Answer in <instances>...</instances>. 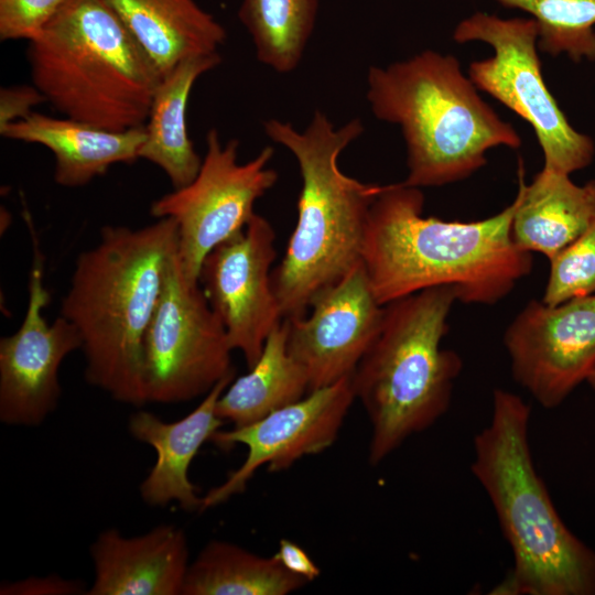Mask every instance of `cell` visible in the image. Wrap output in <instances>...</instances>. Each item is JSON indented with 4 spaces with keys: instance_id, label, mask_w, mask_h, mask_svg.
Listing matches in <instances>:
<instances>
[{
    "instance_id": "cell-1",
    "label": "cell",
    "mask_w": 595,
    "mask_h": 595,
    "mask_svg": "<svg viewBox=\"0 0 595 595\" xmlns=\"http://www.w3.org/2000/svg\"><path fill=\"white\" fill-rule=\"evenodd\" d=\"M424 195L402 182L383 185L366 225L361 260L377 300L387 304L434 286L457 301L494 305L532 270V253L511 237L516 199L474 221L423 216Z\"/></svg>"
},
{
    "instance_id": "cell-2",
    "label": "cell",
    "mask_w": 595,
    "mask_h": 595,
    "mask_svg": "<svg viewBox=\"0 0 595 595\" xmlns=\"http://www.w3.org/2000/svg\"><path fill=\"white\" fill-rule=\"evenodd\" d=\"M176 250L175 220L160 218L105 226L76 259L60 315L79 334L86 380L119 402L147 403L143 340Z\"/></svg>"
},
{
    "instance_id": "cell-3",
    "label": "cell",
    "mask_w": 595,
    "mask_h": 595,
    "mask_svg": "<svg viewBox=\"0 0 595 595\" xmlns=\"http://www.w3.org/2000/svg\"><path fill=\"white\" fill-rule=\"evenodd\" d=\"M530 416L521 397L496 389L490 420L474 439L470 469L513 556L499 593L595 595V551L565 526L536 469Z\"/></svg>"
},
{
    "instance_id": "cell-4",
    "label": "cell",
    "mask_w": 595,
    "mask_h": 595,
    "mask_svg": "<svg viewBox=\"0 0 595 595\" xmlns=\"http://www.w3.org/2000/svg\"><path fill=\"white\" fill-rule=\"evenodd\" d=\"M263 129L293 154L302 178L296 225L271 272L282 317H299L320 292L363 261L369 210L383 185L360 182L339 169V155L364 132L359 118L336 128L316 110L303 131L279 119L266 120Z\"/></svg>"
},
{
    "instance_id": "cell-5",
    "label": "cell",
    "mask_w": 595,
    "mask_h": 595,
    "mask_svg": "<svg viewBox=\"0 0 595 595\" xmlns=\"http://www.w3.org/2000/svg\"><path fill=\"white\" fill-rule=\"evenodd\" d=\"M454 55L424 50L367 73V101L372 115L397 125L407 148L413 187L463 181L487 164V152L522 141L482 98Z\"/></svg>"
},
{
    "instance_id": "cell-6",
    "label": "cell",
    "mask_w": 595,
    "mask_h": 595,
    "mask_svg": "<svg viewBox=\"0 0 595 595\" xmlns=\"http://www.w3.org/2000/svg\"><path fill=\"white\" fill-rule=\"evenodd\" d=\"M26 57L33 85L60 113L111 131L145 125L162 79L105 0H68Z\"/></svg>"
},
{
    "instance_id": "cell-7",
    "label": "cell",
    "mask_w": 595,
    "mask_h": 595,
    "mask_svg": "<svg viewBox=\"0 0 595 595\" xmlns=\"http://www.w3.org/2000/svg\"><path fill=\"white\" fill-rule=\"evenodd\" d=\"M456 301L452 286H434L385 304L380 329L351 376L371 425L372 465L448 410L463 364L442 340Z\"/></svg>"
},
{
    "instance_id": "cell-8",
    "label": "cell",
    "mask_w": 595,
    "mask_h": 595,
    "mask_svg": "<svg viewBox=\"0 0 595 595\" xmlns=\"http://www.w3.org/2000/svg\"><path fill=\"white\" fill-rule=\"evenodd\" d=\"M538 39V24L530 17L500 18L482 11L459 21L453 31L456 43L483 42L491 47V56L469 64V78L530 125L543 169L571 175L592 163L595 144L569 122L549 90Z\"/></svg>"
},
{
    "instance_id": "cell-9",
    "label": "cell",
    "mask_w": 595,
    "mask_h": 595,
    "mask_svg": "<svg viewBox=\"0 0 595 595\" xmlns=\"http://www.w3.org/2000/svg\"><path fill=\"white\" fill-rule=\"evenodd\" d=\"M226 329L199 282L190 280L177 250L143 340L147 402L177 403L207 394L235 375Z\"/></svg>"
},
{
    "instance_id": "cell-10",
    "label": "cell",
    "mask_w": 595,
    "mask_h": 595,
    "mask_svg": "<svg viewBox=\"0 0 595 595\" xmlns=\"http://www.w3.org/2000/svg\"><path fill=\"white\" fill-rule=\"evenodd\" d=\"M239 142H221L216 129L206 134V152L196 177L151 205L156 219L172 218L177 226V255L185 275L198 282L203 261L219 244L242 230L255 203L278 180L268 166L272 147L263 148L246 163L238 161Z\"/></svg>"
},
{
    "instance_id": "cell-11",
    "label": "cell",
    "mask_w": 595,
    "mask_h": 595,
    "mask_svg": "<svg viewBox=\"0 0 595 595\" xmlns=\"http://www.w3.org/2000/svg\"><path fill=\"white\" fill-rule=\"evenodd\" d=\"M513 379L540 405H560L595 367V294L531 300L504 334Z\"/></svg>"
},
{
    "instance_id": "cell-12",
    "label": "cell",
    "mask_w": 595,
    "mask_h": 595,
    "mask_svg": "<svg viewBox=\"0 0 595 595\" xmlns=\"http://www.w3.org/2000/svg\"><path fill=\"white\" fill-rule=\"evenodd\" d=\"M32 239V267L24 318L0 340V420L8 425L35 426L54 411L61 396L60 367L82 340L75 326L60 315L48 323L43 310L51 295L44 285V258L37 234L25 215Z\"/></svg>"
},
{
    "instance_id": "cell-13",
    "label": "cell",
    "mask_w": 595,
    "mask_h": 595,
    "mask_svg": "<svg viewBox=\"0 0 595 595\" xmlns=\"http://www.w3.org/2000/svg\"><path fill=\"white\" fill-rule=\"evenodd\" d=\"M274 239L271 224L255 214L242 230L206 256L198 277L232 350L242 354L248 368L259 359L269 334L283 320L271 281Z\"/></svg>"
},
{
    "instance_id": "cell-14",
    "label": "cell",
    "mask_w": 595,
    "mask_h": 595,
    "mask_svg": "<svg viewBox=\"0 0 595 595\" xmlns=\"http://www.w3.org/2000/svg\"><path fill=\"white\" fill-rule=\"evenodd\" d=\"M351 376L314 390L253 423L215 432L210 441L217 446L226 450L242 444L247 455L224 483L203 497L201 510L242 493L262 466L280 472L332 446L356 399Z\"/></svg>"
},
{
    "instance_id": "cell-15",
    "label": "cell",
    "mask_w": 595,
    "mask_h": 595,
    "mask_svg": "<svg viewBox=\"0 0 595 595\" xmlns=\"http://www.w3.org/2000/svg\"><path fill=\"white\" fill-rule=\"evenodd\" d=\"M363 261L320 292L303 316L283 318L286 348L304 369L309 393L354 374L383 317Z\"/></svg>"
},
{
    "instance_id": "cell-16",
    "label": "cell",
    "mask_w": 595,
    "mask_h": 595,
    "mask_svg": "<svg viewBox=\"0 0 595 595\" xmlns=\"http://www.w3.org/2000/svg\"><path fill=\"white\" fill-rule=\"evenodd\" d=\"M90 556L95 577L87 595H182L191 563L185 532L174 524L134 537L104 530Z\"/></svg>"
},
{
    "instance_id": "cell-17",
    "label": "cell",
    "mask_w": 595,
    "mask_h": 595,
    "mask_svg": "<svg viewBox=\"0 0 595 595\" xmlns=\"http://www.w3.org/2000/svg\"><path fill=\"white\" fill-rule=\"evenodd\" d=\"M234 378L231 375L220 380L192 412L177 421L165 422L143 410L129 418L130 434L156 453L153 467L140 485L145 504L166 506L175 501L185 511L202 509L203 497L190 480L188 469L202 445L224 424L216 405Z\"/></svg>"
},
{
    "instance_id": "cell-18",
    "label": "cell",
    "mask_w": 595,
    "mask_h": 595,
    "mask_svg": "<svg viewBox=\"0 0 595 595\" xmlns=\"http://www.w3.org/2000/svg\"><path fill=\"white\" fill-rule=\"evenodd\" d=\"M3 138L36 143L54 155V180L79 187L104 175L111 165L133 163L145 140L143 127L125 131L102 129L72 118L33 112L0 129Z\"/></svg>"
},
{
    "instance_id": "cell-19",
    "label": "cell",
    "mask_w": 595,
    "mask_h": 595,
    "mask_svg": "<svg viewBox=\"0 0 595 595\" xmlns=\"http://www.w3.org/2000/svg\"><path fill=\"white\" fill-rule=\"evenodd\" d=\"M511 221L515 245L551 259L595 223V180L575 184L570 174L541 169L529 184L518 164Z\"/></svg>"
},
{
    "instance_id": "cell-20",
    "label": "cell",
    "mask_w": 595,
    "mask_h": 595,
    "mask_svg": "<svg viewBox=\"0 0 595 595\" xmlns=\"http://www.w3.org/2000/svg\"><path fill=\"white\" fill-rule=\"evenodd\" d=\"M161 77L181 61L217 53L225 28L195 0H105Z\"/></svg>"
},
{
    "instance_id": "cell-21",
    "label": "cell",
    "mask_w": 595,
    "mask_h": 595,
    "mask_svg": "<svg viewBox=\"0 0 595 595\" xmlns=\"http://www.w3.org/2000/svg\"><path fill=\"white\" fill-rule=\"evenodd\" d=\"M220 62L218 52L186 57L162 77L153 94L139 159L159 166L174 188L190 184L203 161L187 132L186 107L191 90L203 74Z\"/></svg>"
},
{
    "instance_id": "cell-22",
    "label": "cell",
    "mask_w": 595,
    "mask_h": 595,
    "mask_svg": "<svg viewBox=\"0 0 595 595\" xmlns=\"http://www.w3.org/2000/svg\"><path fill=\"white\" fill-rule=\"evenodd\" d=\"M286 334L282 320L269 334L256 364L224 390L216 405L221 420L232 426L247 425L309 393L304 369L288 353Z\"/></svg>"
},
{
    "instance_id": "cell-23",
    "label": "cell",
    "mask_w": 595,
    "mask_h": 595,
    "mask_svg": "<svg viewBox=\"0 0 595 595\" xmlns=\"http://www.w3.org/2000/svg\"><path fill=\"white\" fill-rule=\"evenodd\" d=\"M307 583L272 556L209 541L190 563L182 595H286Z\"/></svg>"
},
{
    "instance_id": "cell-24",
    "label": "cell",
    "mask_w": 595,
    "mask_h": 595,
    "mask_svg": "<svg viewBox=\"0 0 595 595\" xmlns=\"http://www.w3.org/2000/svg\"><path fill=\"white\" fill-rule=\"evenodd\" d=\"M320 0H241L238 17L259 62L277 73L294 71L314 31Z\"/></svg>"
},
{
    "instance_id": "cell-25",
    "label": "cell",
    "mask_w": 595,
    "mask_h": 595,
    "mask_svg": "<svg viewBox=\"0 0 595 595\" xmlns=\"http://www.w3.org/2000/svg\"><path fill=\"white\" fill-rule=\"evenodd\" d=\"M527 12L539 30V50L573 62H595V0H491Z\"/></svg>"
},
{
    "instance_id": "cell-26",
    "label": "cell",
    "mask_w": 595,
    "mask_h": 595,
    "mask_svg": "<svg viewBox=\"0 0 595 595\" xmlns=\"http://www.w3.org/2000/svg\"><path fill=\"white\" fill-rule=\"evenodd\" d=\"M549 261L544 303L554 305L595 294V223Z\"/></svg>"
},
{
    "instance_id": "cell-27",
    "label": "cell",
    "mask_w": 595,
    "mask_h": 595,
    "mask_svg": "<svg viewBox=\"0 0 595 595\" xmlns=\"http://www.w3.org/2000/svg\"><path fill=\"white\" fill-rule=\"evenodd\" d=\"M68 0H0V40H32Z\"/></svg>"
},
{
    "instance_id": "cell-28",
    "label": "cell",
    "mask_w": 595,
    "mask_h": 595,
    "mask_svg": "<svg viewBox=\"0 0 595 595\" xmlns=\"http://www.w3.org/2000/svg\"><path fill=\"white\" fill-rule=\"evenodd\" d=\"M78 580H67L58 575L30 576L14 582H4L0 586L1 595H77L86 594Z\"/></svg>"
},
{
    "instance_id": "cell-29",
    "label": "cell",
    "mask_w": 595,
    "mask_h": 595,
    "mask_svg": "<svg viewBox=\"0 0 595 595\" xmlns=\"http://www.w3.org/2000/svg\"><path fill=\"white\" fill-rule=\"evenodd\" d=\"M46 101L33 85L3 87L0 90V129L7 125L23 120L33 113L32 109Z\"/></svg>"
},
{
    "instance_id": "cell-30",
    "label": "cell",
    "mask_w": 595,
    "mask_h": 595,
    "mask_svg": "<svg viewBox=\"0 0 595 595\" xmlns=\"http://www.w3.org/2000/svg\"><path fill=\"white\" fill-rule=\"evenodd\" d=\"M274 556L284 569L292 574L303 577L307 582L314 581L321 574L318 566L313 562L305 550L288 539H282L280 541Z\"/></svg>"
},
{
    "instance_id": "cell-31",
    "label": "cell",
    "mask_w": 595,
    "mask_h": 595,
    "mask_svg": "<svg viewBox=\"0 0 595 595\" xmlns=\"http://www.w3.org/2000/svg\"><path fill=\"white\" fill-rule=\"evenodd\" d=\"M586 382L595 390V367L587 377Z\"/></svg>"
}]
</instances>
